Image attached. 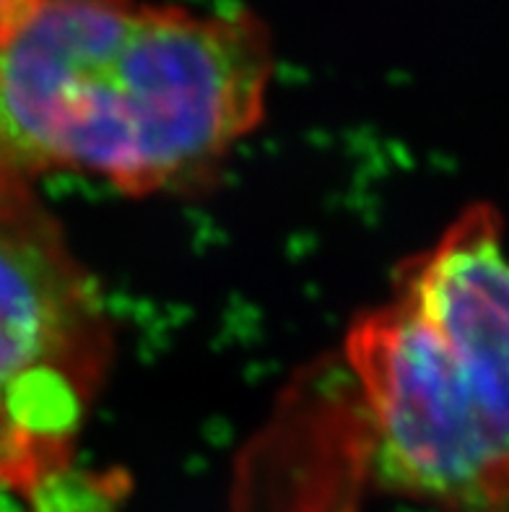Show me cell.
<instances>
[{"mask_svg":"<svg viewBox=\"0 0 509 512\" xmlns=\"http://www.w3.org/2000/svg\"><path fill=\"white\" fill-rule=\"evenodd\" d=\"M21 0H0V26L6 24V19L11 16L13 11H16V6H19Z\"/></svg>","mask_w":509,"mask_h":512,"instance_id":"obj_6","label":"cell"},{"mask_svg":"<svg viewBox=\"0 0 509 512\" xmlns=\"http://www.w3.org/2000/svg\"><path fill=\"white\" fill-rule=\"evenodd\" d=\"M125 481L117 474H99L65 466L45 476L26 494L29 512H123Z\"/></svg>","mask_w":509,"mask_h":512,"instance_id":"obj_4","label":"cell"},{"mask_svg":"<svg viewBox=\"0 0 509 512\" xmlns=\"http://www.w3.org/2000/svg\"><path fill=\"white\" fill-rule=\"evenodd\" d=\"M8 494H13L11 489H3V487H0V505H3V502H6V497H8ZM16 494H19V492H16Z\"/></svg>","mask_w":509,"mask_h":512,"instance_id":"obj_7","label":"cell"},{"mask_svg":"<svg viewBox=\"0 0 509 512\" xmlns=\"http://www.w3.org/2000/svg\"><path fill=\"white\" fill-rule=\"evenodd\" d=\"M377 481L442 512H509V240L473 203L346 338Z\"/></svg>","mask_w":509,"mask_h":512,"instance_id":"obj_2","label":"cell"},{"mask_svg":"<svg viewBox=\"0 0 509 512\" xmlns=\"http://www.w3.org/2000/svg\"><path fill=\"white\" fill-rule=\"evenodd\" d=\"M110 354L97 284L24 177L0 169V487L26 497L71 466Z\"/></svg>","mask_w":509,"mask_h":512,"instance_id":"obj_3","label":"cell"},{"mask_svg":"<svg viewBox=\"0 0 509 512\" xmlns=\"http://www.w3.org/2000/svg\"><path fill=\"white\" fill-rule=\"evenodd\" d=\"M271 39L250 13L21 0L0 26V169L182 188L263 117Z\"/></svg>","mask_w":509,"mask_h":512,"instance_id":"obj_1","label":"cell"},{"mask_svg":"<svg viewBox=\"0 0 509 512\" xmlns=\"http://www.w3.org/2000/svg\"><path fill=\"white\" fill-rule=\"evenodd\" d=\"M0 512H29V505H26L24 494H8L6 502L0 505Z\"/></svg>","mask_w":509,"mask_h":512,"instance_id":"obj_5","label":"cell"}]
</instances>
